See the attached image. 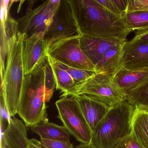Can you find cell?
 <instances>
[{"mask_svg": "<svg viewBox=\"0 0 148 148\" xmlns=\"http://www.w3.org/2000/svg\"><path fill=\"white\" fill-rule=\"evenodd\" d=\"M56 88L47 56L24 78L18 114L27 127L48 121L46 103L52 97Z\"/></svg>", "mask_w": 148, "mask_h": 148, "instance_id": "1", "label": "cell"}, {"mask_svg": "<svg viewBox=\"0 0 148 148\" xmlns=\"http://www.w3.org/2000/svg\"><path fill=\"white\" fill-rule=\"evenodd\" d=\"M79 36L125 42L132 31L124 16L110 12L97 0H70Z\"/></svg>", "mask_w": 148, "mask_h": 148, "instance_id": "2", "label": "cell"}, {"mask_svg": "<svg viewBox=\"0 0 148 148\" xmlns=\"http://www.w3.org/2000/svg\"><path fill=\"white\" fill-rule=\"evenodd\" d=\"M25 34L18 32L10 40L5 70L1 81V98L4 103L3 112L6 117L18 114L25 74L22 51Z\"/></svg>", "mask_w": 148, "mask_h": 148, "instance_id": "3", "label": "cell"}, {"mask_svg": "<svg viewBox=\"0 0 148 148\" xmlns=\"http://www.w3.org/2000/svg\"><path fill=\"white\" fill-rule=\"evenodd\" d=\"M135 109L127 100L111 108L92 131L91 144L95 148H115L131 134Z\"/></svg>", "mask_w": 148, "mask_h": 148, "instance_id": "4", "label": "cell"}, {"mask_svg": "<svg viewBox=\"0 0 148 148\" xmlns=\"http://www.w3.org/2000/svg\"><path fill=\"white\" fill-rule=\"evenodd\" d=\"M82 95L97 99L110 108L127 100V95L113 78L99 73L75 86L61 97Z\"/></svg>", "mask_w": 148, "mask_h": 148, "instance_id": "5", "label": "cell"}, {"mask_svg": "<svg viewBox=\"0 0 148 148\" xmlns=\"http://www.w3.org/2000/svg\"><path fill=\"white\" fill-rule=\"evenodd\" d=\"M58 117L70 135L81 144L91 141V130L74 96L61 97L55 103Z\"/></svg>", "mask_w": 148, "mask_h": 148, "instance_id": "6", "label": "cell"}, {"mask_svg": "<svg viewBox=\"0 0 148 148\" xmlns=\"http://www.w3.org/2000/svg\"><path fill=\"white\" fill-rule=\"evenodd\" d=\"M80 40L78 34L59 40L49 47L47 55L70 67L95 71V66L81 49Z\"/></svg>", "mask_w": 148, "mask_h": 148, "instance_id": "7", "label": "cell"}, {"mask_svg": "<svg viewBox=\"0 0 148 148\" xmlns=\"http://www.w3.org/2000/svg\"><path fill=\"white\" fill-rule=\"evenodd\" d=\"M60 1H47L18 19L16 21L19 32L25 34L27 38L38 34H46Z\"/></svg>", "mask_w": 148, "mask_h": 148, "instance_id": "8", "label": "cell"}, {"mask_svg": "<svg viewBox=\"0 0 148 148\" xmlns=\"http://www.w3.org/2000/svg\"><path fill=\"white\" fill-rule=\"evenodd\" d=\"M70 0H61L45 36L47 47L59 40L78 34Z\"/></svg>", "mask_w": 148, "mask_h": 148, "instance_id": "9", "label": "cell"}, {"mask_svg": "<svg viewBox=\"0 0 148 148\" xmlns=\"http://www.w3.org/2000/svg\"><path fill=\"white\" fill-rule=\"evenodd\" d=\"M44 33L35 34L27 38L25 35L23 43V66L25 75L33 71L47 58L48 47Z\"/></svg>", "mask_w": 148, "mask_h": 148, "instance_id": "10", "label": "cell"}, {"mask_svg": "<svg viewBox=\"0 0 148 148\" xmlns=\"http://www.w3.org/2000/svg\"><path fill=\"white\" fill-rule=\"evenodd\" d=\"M1 3V78L2 80L5 70L10 40L18 31L16 20L8 16V12L12 5L11 1L2 0Z\"/></svg>", "mask_w": 148, "mask_h": 148, "instance_id": "11", "label": "cell"}, {"mask_svg": "<svg viewBox=\"0 0 148 148\" xmlns=\"http://www.w3.org/2000/svg\"><path fill=\"white\" fill-rule=\"evenodd\" d=\"M123 68L148 69V44L134 38L126 41L123 46Z\"/></svg>", "mask_w": 148, "mask_h": 148, "instance_id": "12", "label": "cell"}, {"mask_svg": "<svg viewBox=\"0 0 148 148\" xmlns=\"http://www.w3.org/2000/svg\"><path fill=\"white\" fill-rule=\"evenodd\" d=\"M6 130L1 132V145L5 148H27L30 140L23 120L16 117L10 118Z\"/></svg>", "mask_w": 148, "mask_h": 148, "instance_id": "13", "label": "cell"}, {"mask_svg": "<svg viewBox=\"0 0 148 148\" xmlns=\"http://www.w3.org/2000/svg\"><path fill=\"white\" fill-rule=\"evenodd\" d=\"M80 47L95 66L110 49L124 45L125 42H118L90 36H80Z\"/></svg>", "mask_w": 148, "mask_h": 148, "instance_id": "14", "label": "cell"}, {"mask_svg": "<svg viewBox=\"0 0 148 148\" xmlns=\"http://www.w3.org/2000/svg\"><path fill=\"white\" fill-rule=\"evenodd\" d=\"M92 132L108 113L110 108L86 95L74 96Z\"/></svg>", "mask_w": 148, "mask_h": 148, "instance_id": "15", "label": "cell"}, {"mask_svg": "<svg viewBox=\"0 0 148 148\" xmlns=\"http://www.w3.org/2000/svg\"><path fill=\"white\" fill-rule=\"evenodd\" d=\"M124 45L108 51L95 66L96 73L104 74L113 78L123 69Z\"/></svg>", "mask_w": 148, "mask_h": 148, "instance_id": "16", "label": "cell"}, {"mask_svg": "<svg viewBox=\"0 0 148 148\" xmlns=\"http://www.w3.org/2000/svg\"><path fill=\"white\" fill-rule=\"evenodd\" d=\"M148 77V69L130 70L123 69L113 78L119 87L127 95L141 84Z\"/></svg>", "mask_w": 148, "mask_h": 148, "instance_id": "17", "label": "cell"}, {"mask_svg": "<svg viewBox=\"0 0 148 148\" xmlns=\"http://www.w3.org/2000/svg\"><path fill=\"white\" fill-rule=\"evenodd\" d=\"M30 129L40 138L71 142V135L64 126L48 121L36 124L30 127Z\"/></svg>", "mask_w": 148, "mask_h": 148, "instance_id": "18", "label": "cell"}, {"mask_svg": "<svg viewBox=\"0 0 148 148\" xmlns=\"http://www.w3.org/2000/svg\"><path fill=\"white\" fill-rule=\"evenodd\" d=\"M132 134L143 148H148V112L135 109Z\"/></svg>", "mask_w": 148, "mask_h": 148, "instance_id": "19", "label": "cell"}, {"mask_svg": "<svg viewBox=\"0 0 148 148\" xmlns=\"http://www.w3.org/2000/svg\"><path fill=\"white\" fill-rule=\"evenodd\" d=\"M127 101L135 108L148 112V77L138 87L127 94Z\"/></svg>", "mask_w": 148, "mask_h": 148, "instance_id": "20", "label": "cell"}, {"mask_svg": "<svg viewBox=\"0 0 148 148\" xmlns=\"http://www.w3.org/2000/svg\"><path fill=\"white\" fill-rule=\"evenodd\" d=\"M48 58L54 75L56 89L60 90L63 93H66L77 85L74 79L66 71L58 67L48 56Z\"/></svg>", "mask_w": 148, "mask_h": 148, "instance_id": "21", "label": "cell"}, {"mask_svg": "<svg viewBox=\"0 0 148 148\" xmlns=\"http://www.w3.org/2000/svg\"><path fill=\"white\" fill-rule=\"evenodd\" d=\"M124 17L128 26L132 31L148 29V11L126 13Z\"/></svg>", "mask_w": 148, "mask_h": 148, "instance_id": "22", "label": "cell"}, {"mask_svg": "<svg viewBox=\"0 0 148 148\" xmlns=\"http://www.w3.org/2000/svg\"><path fill=\"white\" fill-rule=\"evenodd\" d=\"M52 59L58 67L66 71L70 74V76L74 79L76 85L79 84L86 81L96 74L95 71L81 70L73 68L64 64L60 62L56 61L52 58Z\"/></svg>", "mask_w": 148, "mask_h": 148, "instance_id": "23", "label": "cell"}, {"mask_svg": "<svg viewBox=\"0 0 148 148\" xmlns=\"http://www.w3.org/2000/svg\"><path fill=\"white\" fill-rule=\"evenodd\" d=\"M40 142L44 148H74L71 142L40 138Z\"/></svg>", "mask_w": 148, "mask_h": 148, "instance_id": "24", "label": "cell"}, {"mask_svg": "<svg viewBox=\"0 0 148 148\" xmlns=\"http://www.w3.org/2000/svg\"><path fill=\"white\" fill-rule=\"evenodd\" d=\"M139 11H148V0H130L126 13Z\"/></svg>", "mask_w": 148, "mask_h": 148, "instance_id": "25", "label": "cell"}, {"mask_svg": "<svg viewBox=\"0 0 148 148\" xmlns=\"http://www.w3.org/2000/svg\"><path fill=\"white\" fill-rule=\"evenodd\" d=\"M115 148H143L132 134L122 140Z\"/></svg>", "mask_w": 148, "mask_h": 148, "instance_id": "26", "label": "cell"}, {"mask_svg": "<svg viewBox=\"0 0 148 148\" xmlns=\"http://www.w3.org/2000/svg\"><path fill=\"white\" fill-rule=\"evenodd\" d=\"M97 1L109 12L114 14L117 16L123 17L125 14L118 8L116 5L113 2V0H103V1L97 0Z\"/></svg>", "mask_w": 148, "mask_h": 148, "instance_id": "27", "label": "cell"}, {"mask_svg": "<svg viewBox=\"0 0 148 148\" xmlns=\"http://www.w3.org/2000/svg\"><path fill=\"white\" fill-rule=\"evenodd\" d=\"M134 38L138 39L148 44V28L145 30L137 31L135 32Z\"/></svg>", "mask_w": 148, "mask_h": 148, "instance_id": "28", "label": "cell"}, {"mask_svg": "<svg viewBox=\"0 0 148 148\" xmlns=\"http://www.w3.org/2000/svg\"><path fill=\"white\" fill-rule=\"evenodd\" d=\"M113 1L122 12L126 13L130 0H113Z\"/></svg>", "mask_w": 148, "mask_h": 148, "instance_id": "29", "label": "cell"}, {"mask_svg": "<svg viewBox=\"0 0 148 148\" xmlns=\"http://www.w3.org/2000/svg\"><path fill=\"white\" fill-rule=\"evenodd\" d=\"M27 148H43L40 141L36 138H32Z\"/></svg>", "mask_w": 148, "mask_h": 148, "instance_id": "30", "label": "cell"}, {"mask_svg": "<svg viewBox=\"0 0 148 148\" xmlns=\"http://www.w3.org/2000/svg\"><path fill=\"white\" fill-rule=\"evenodd\" d=\"M76 148H95L91 144H81L79 145H77L76 147Z\"/></svg>", "mask_w": 148, "mask_h": 148, "instance_id": "31", "label": "cell"}, {"mask_svg": "<svg viewBox=\"0 0 148 148\" xmlns=\"http://www.w3.org/2000/svg\"><path fill=\"white\" fill-rule=\"evenodd\" d=\"M1 148H4V146H3V145H1Z\"/></svg>", "mask_w": 148, "mask_h": 148, "instance_id": "32", "label": "cell"}]
</instances>
